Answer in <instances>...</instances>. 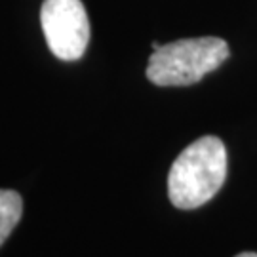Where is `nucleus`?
Returning <instances> with one entry per match:
<instances>
[{
	"instance_id": "4",
	"label": "nucleus",
	"mask_w": 257,
	"mask_h": 257,
	"mask_svg": "<svg viewBox=\"0 0 257 257\" xmlns=\"http://www.w3.org/2000/svg\"><path fill=\"white\" fill-rule=\"evenodd\" d=\"M23 213V200L16 191L0 189V246L6 242L12 230L21 219Z\"/></svg>"
},
{
	"instance_id": "2",
	"label": "nucleus",
	"mask_w": 257,
	"mask_h": 257,
	"mask_svg": "<svg viewBox=\"0 0 257 257\" xmlns=\"http://www.w3.org/2000/svg\"><path fill=\"white\" fill-rule=\"evenodd\" d=\"M229 59V44L217 37L183 38L153 52L147 78L156 86H191Z\"/></svg>"
},
{
	"instance_id": "1",
	"label": "nucleus",
	"mask_w": 257,
	"mask_h": 257,
	"mask_svg": "<svg viewBox=\"0 0 257 257\" xmlns=\"http://www.w3.org/2000/svg\"><path fill=\"white\" fill-rule=\"evenodd\" d=\"M227 179V149L215 136L196 139L175 158L168 175L170 202L194 210L219 193Z\"/></svg>"
},
{
	"instance_id": "5",
	"label": "nucleus",
	"mask_w": 257,
	"mask_h": 257,
	"mask_svg": "<svg viewBox=\"0 0 257 257\" xmlns=\"http://www.w3.org/2000/svg\"><path fill=\"white\" fill-rule=\"evenodd\" d=\"M236 257H257V253H251V251H244V253H238Z\"/></svg>"
},
{
	"instance_id": "3",
	"label": "nucleus",
	"mask_w": 257,
	"mask_h": 257,
	"mask_svg": "<svg viewBox=\"0 0 257 257\" xmlns=\"http://www.w3.org/2000/svg\"><path fill=\"white\" fill-rule=\"evenodd\" d=\"M40 23L50 52L63 59H80L90 42V19L80 0H44Z\"/></svg>"
}]
</instances>
